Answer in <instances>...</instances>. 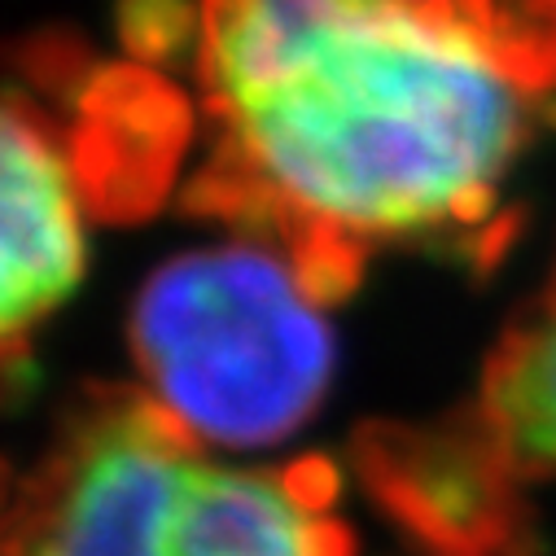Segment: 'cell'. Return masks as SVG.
<instances>
[{
	"label": "cell",
	"instance_id": "6da1fadb",
	"mask_svg": "<svg viewBox=\"0 0 556 556\" xmlns=\"http://www.w3.org/2000/svg\"><path fill=\"white\" fill-rule=\"evenodd\" d=\"M206 159L185 206L281 254L333 307L381 250L486 263L543 97L394 0H198Z\"/></svg>",
	"mask_w": 556,
	"mask_h": 556
},
{
	"label": "cell",
	"instance_id": "7a4b0ae2",
	"mask_svg": "<svg viewBox=\"0 0 556 556\" xmlns=\"http://www.w3.org/2000/svg\"><path fill=\"white\" fill-rule=\"evenodd\" d=\"M0 556H359L329 460L219 465L136 386L84 390L0 478Z\"/></svg>",
	"mask_w": 556,
	"mask_h": 556
},
{
	"label": "cell",
	"instance_id": "3957f363",
	"mask_svg": "<svg viewBox=\"0 0 556 556\" xmlns=\"http://www.w3.org/2000/svg\"><path fill=\"white\" fill-rule=\"evenodd\" d=\"M127 351L154 399L202 447H271L320 412L338 342L329 307L258 241L176 254L141 286Z\"/></svg>",
	"mask_w": 556,
	"mask_h": 556
},
{
	"label": "cell",
	"instance_id": "277c9868",
	"mask_svg": "<svg viewBox=\"0 0 556 556\" xmlns=\"http://www.w3.org/2000/svg\"><path fill=\"white\" fill-rule=\"evenodd\" d=\"M92 167L36 92L0 84V390L88 271Z\"/></svg>",
	"mask_w": 556,
	"mask_h": 556
},
{
	"label": "cell",
	"instance_id": "5b68a950",
	"mask_svg": "<svg viewBox=\"0 0 556 556\" xmlns=\"http://www.w3.org/2000/svg\"><path fill=\"white\" fill-rule=\"evenodd\" d=\"M460 421L513 486L556 478V263L504 325Z\"/></svg>",
	"mask_w": 556,
	"mask_h": 556
},
{
	"label": "cell",
	"instance_id": "8992f818",
	"mask_svg": "<svg viewBox=\"0 0 556 556\" xmlns=\"http://www.w3.org/2000/svg\"><path fill=\"white\" fill-rule=\"evenodd\" d=\"M482 45L517 84L556 92V0H394Z\"/></svg>",
	"mask_w": 556,
	"mask_h": 556
}]
</instances>
